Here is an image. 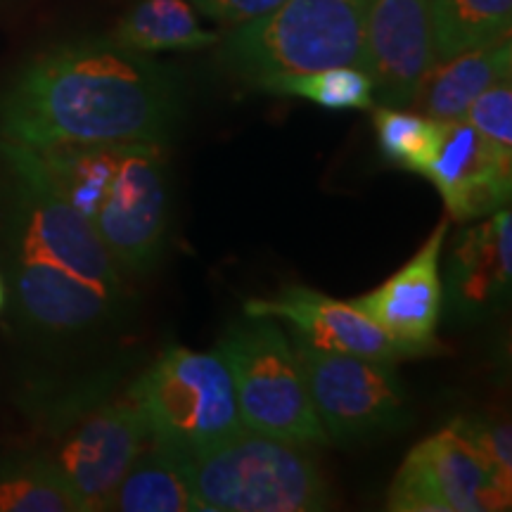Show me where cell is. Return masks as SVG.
<instances>
[{
  "instance_id": "1",
  "label": "cell",
  "mask_w": 512,
  "mask_h": 512,
  "mask_svg": "<svg viewBox=\"0 0 512 512\" xmlns=\"http://www.w3.org/2000/svg\"><path fill=\"white\" fill-rule=\"evenodd\" d=\"M183 114L181 83L112 38L34 57L0 98V138L27 147L166 145Z\"/></svg>"
},
{
  "instance_id": "2",
  "label": "cell",
  "mask_w": 512,
  "mask_h": 512,
  "mask_svg": "<svg viewBox=\"0 0 512 512\" xmlns=\"http://www.w3.org/2000/svg\"><path fill=\"white\" fill-rule=\"evenodd\" d=\"M10 169L5 261L19 316L50 337L110 323L124 309L126 285L98 230L36 174Z\"/></svg>"
},
{
  "instance_id": "3",
  "label": "cell",
  "mask_w": 512,
  "mask_h": 512,
  "mask_svg": "<svg viewBox=\"0 0 512 512\" xmlns=\"http://www.w3.org/2000/svg\"><path fill=\"white\" fill-rule=\"evenodd\" d=\"M370 0H283L219 41L230 74L259 88L275 76L328 67H361L366 60Z\"/></svg>"
},
{
  "instance_id": "4",
  "label": "cell",
  "mask_w": 512,
  "mask_h": 512,
  "mask_svg": "<svg viewBox=\"0 0 512 512\" xmlns=\"http://www.w3.org/2000/svg\"><path fill=\"white\" fill-rule=\"evenodd\" d=\"M200 512H320L335 505L306 446L240 430L185 460Z\"/></svg>"
},
{
  "instance_id": "5",
  "label": "cell",
  "mask_w": 512,
  "mask_h": 512,
  "mask_svg": "<svg viewBox=\"0 0 512 512\" xmlns=\"http://www.w3.org/2000/svg\"><path fill=\"white\" fill-rule=\"evenodd\" d=\"M150 444L188 460L242 427L233 380L219 354L171 347L128 389Z\"/></svg>"
},
{
  "instance_id": "6",
  "label": "cell",
  "mask_w": 512,
  "mask_h": 512,
  "mask_svg": "<svg viewBox=\"0 0 512 512\" xmlns=\"http://www.w3.org/2000/svg\"><path fill=\"white\" fill-rule=\"evenodd\" d=\"M216 354L233 380L242 427L297 446H328L306 389L297 351L275 318L247 316L230 325Z\"/></svg>"
},
{
  "instance_id": "7",
  "label": "cell",
  "mask_w": 512,
  "mask_h": 512,
  "mask_svg": "<svg viewBox=\"0 0 512 512\" xmlns=\"http://www.w3.org/2000/svg\"><path fill=\"white\" fill-rule=\"evenodd\" d=\"M292 344L330 444H354L406 430L411 406L394 363L318 349L299 337Z\"/></svg>"
},
{
  "instance_id": "8",
  "label": "cell",
  "mask_w": 512,
  "mask_h": 512,
  "mask_svg": "<svg viewBox=\"0 0 512 512\" xmlns=\"http://www.w3.org/2000/svg\"><path fill=\"white\" fill-rule=\"evenodd\" d=\"M93 228L124 273L157 266L169 230V174L164 145L126 143L107 185Z\"/></svg>"
},
{
  "instance_id": "9",
  "label": "cell",
  "mask_w": 512,
  "mask_h": 512,
  "mask_svg": "<svg viewBox=\"0 0 512 512\" xmlns=\"http://www.w3.org/2000/svg\"><path fill=\"white\" fill-rule=\"evenodd\" d=\"M512 501L475 446L448 425L408 453L387 491L394 512H491Z\"/></svg>"
},
{
  "instance_id": "10",
  "label": "cell",
  "mask_w": 512,
  "mask_h": 512,
  "mask_svg": "<svg viewBox=\"0 0 512 512\" xmlns=\"http://www.w3.org/2000/svg\"><path fill=\"white\" fill-rule=\"evenodd\" d=\"M145 422L131 394L86 408L62 427L55 444L43 453L74 491L83 512L105 510L133 460L147 446Z\"/></svg>"
},
{
  "instance_id": "11",
  "label": "cell",
  "mask_w": 512,
  "mask_h": 512,
  "mask_svg": "<svg viewBox=\"0 0 512 512\" xmlns=\"http://www.w3.org/2000/svg\"><path fill=\"white\" fill-rule=\"evenodd\" d=\"M247 316L278 318L292 325L294 337L318 349L339 354L399 363L408 358L434 354V349L401 342L361 313L351 302H339L328 294L304 285H287L275 297L252 299L245 304Z\"/></svg>"
},
{
  "instance_id": "12",
  "label": "cell",
  "mask_w": 512,
  "mask_h": 512,
  "mask_svg": "<svg viewBox=\"0 0 512 512\" xmlns=\"http://www.w3.org/2000/svg\"><path fill=\"white\" fill-rule=\"evenodd\" d=\"M434 62L430 0H370L363 69L373 81L375 105H411Z\"/></svg>"
},
{
  "instance_id": "13",
  "label": "cell",
  "mask_w": 512,
  "mask_h": 512,
  "mask_svg": "<svg viewBox=\"0 0 512 512\" xmlns=\"http://www.w3.org/2000/svg\"><path fill=\"white\" fill-rule=\"evenodd\" d=\"M512 152H505L467 124L444 121V138L427 178L444 197L448 216L475 221L494 214L510 200Z\"/></svg>"
},
{
  "instance_id": "14",
  "label": "cell",
  "mask_w": 512,
  "mask_h": 512,
  "mask_svg": "<svg viewBox=\"0 0 512 512\" xmlns=\"http://www.w3.org/2000/svg\"><path fill=\"white\" fill-rule=\"evenodd\" d=\"M446 235L448 219L434 228V233L406 266L351 304L366 313L387 335L437 351L439 344L434 342V332L444 306L441 254H444Z\"/></svg>"
},
{
  "instance_id": "15",
  "label": "cell",
  "mask_w": 512,
  "mask_h": 512,
  "mask_svg": "<svg viewBox=\"0 0 512 512\" xmlns=\"http://www.w3.org/2000/svg\"><path fill=\"white\" fill-rule=\"evenodd\" d=\"M512 278V216L508 207L460 235L448 261L446 290L463 313H484L508 294Z\"/></svg>"
},
{
  "instance_id": "16",
  "label": "cell",
  "mask_w": 512,
  "mask_h": 512,
  "mask_svg": "<svg viewBox=\"0 0 512 512\" xmlns=\"http://www.w3.org/2000/svg\"><path fill=\"white\" fill-rule=\"evenodd\" d=\"M512 74V43L510 38L494 46L467 50L448 60H437L430 72L422 76L411 105L425 117L437 121L463 119L467 107L479 93L496 81L510 79Z\"/></svg>"
},
{
  "instance_id": "17",
  "label": "cell",
  "mask_w": 512,
  "mask_h": 512,
  "mask_svg": "<svg viewBox=\"0 0 512 512\" xmlns=\"http://www.w3.org/2000/svg\"><path fill=\"white\" fill-rule=\"evenodd\" d=\"M112 41L136 53H171L219 46L221 34L204 29L190 0H140L119 19Z\"/></svg>"
},
{
  "instance_id": "18",
  "label": "cell",
  "mask_w": 512,
  "mask_h": 512,
  "mask_svg": "<svg viewBox=\"0 0 512 512\" xmlns=\"http://www.w3.org/2000/svg\"><path fill=\"white\" fill-rule=\"evenodd\" d=\"M150 444V441H147ZM105 510L117 512H197L185 460L155 444L145 446L133 460Z\"/></svg>"
},
{
  "instance_id": "19",
  "label": "cell",
  "mask_w": 512,
  "mask_h": 512,
  "mask_svg": "<svg viewBox=\"0 0 512 512\" xmlns=\"http://www.w3.org/2000/svg\"><path fill=\"white\" fill-rule=\"evenodd\" d=\"M437 60L510 38L512 0H430Z\"/></svg>"
},
{
  "instance_id": "20",
  "label": "cell",
  "mask_w": 512,
  "mask_h": 512,
  "mask_svg": "<svg viewBox=\"0 0 512 512\" xmlns=\"http://www.w3.org/2000/svg\"><path fill=\"white\" fill-rule=\"evenodd\" d=\"M0 512H83V505L46 456L0 465Z\"/></svg>"
},
{
  "instance_id": "21",
  "label": "cell",
  "mask_w": 512,
  "mask_h": 512,
  "mask_svg": "<svg viewBox=\"0 0 512 512\" xmlns=\"http://www.w3.org/2000/svg\"><path fill=\"white\" fill-rule=\"evenodd\" d=\"M373 124L384 162L420 176L427 174L444 138V121L380 105L373 112Z\"/></svg>"
},
{
  "instance_id": "22",
  "label": "cell",
  "mask_w": 512,
  "mask_h": 512,
  "mask_svg": "<svg viewBox=\"0 0 512 512\" xmlns=\"http://www.w3.org/2000/svg\"><path fill=\"white\" fill-rule=\"evenodd\" d=\"M256 91L297 95V98L316 102L325 110H373L375 107V91L368 72L351 64L318 69L309 74L275 76L261 83Z\"/></svg>"
},
{
  "instance_id": "23",
  "label": "cell",
  "mask_w": 512,
  "mask_h": 512,
  "mask_svg": "<svg viewBox=\"0 0 512 512\" xmlns=\"http://www.w3.org/2000/svg\"><path fill=\"white\" fill-rule=\"evenodd\" d=\"M451 425L475 446V451L494 472L498 484L512 494V432L508 422L458 418Z\"/></svg>"
},
{
  "instance_id": "24",
  "label": "cell",
  "mask_w": 512,
  "mask_h": 512,
  "mask_svg": "<svg viewBox=\"0 0 512 512\" xmlns=\"http://www.w3.org/2000/svg\"><path fill=\"white\" fill-rule=\"evenodd\" d=\"M463 119L470 124L479 136L489 143L512 152V83L510 79L496 81L494 86L479 93L472 105L467 107Z\"/></svg>"
},
{
  "instance_id": "25",
  "label": "cell",
  "mask_w": 512,
  "mask_h": 512,
  "mask_svg": "<svg viewBox=\"0 0 512 512\" xmlns=\"http://www.w3.org/2000/svg\"><path fill=\"white\" fill-rule=\"evenodd\" d=\"M192 8L223 24H242L249 19L266 15L283 0H190Z\"/></svg>"
},
{
  "instance_id": "26",
  "label": "cell",
  "mask_w": 512,
  "mask_h": 512,
  "mask_svg": "<svg viewBox=\"0 0 512 512\" xmlns=\"http://www.w3.org/2000/svg\"><path fill=\"white\" fill-rule=\"evenodd\" d=\"M5 297H8V294H5V285H3V278H0V311H3V306H5Z\"/></svg>"
}]
</instances>
